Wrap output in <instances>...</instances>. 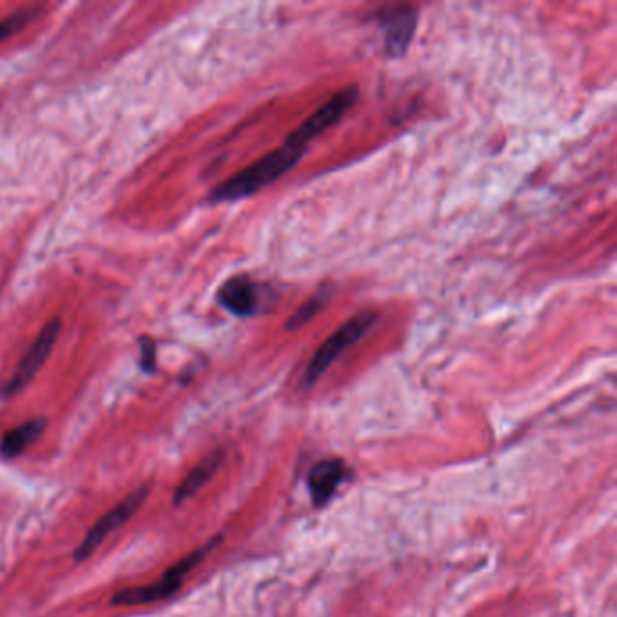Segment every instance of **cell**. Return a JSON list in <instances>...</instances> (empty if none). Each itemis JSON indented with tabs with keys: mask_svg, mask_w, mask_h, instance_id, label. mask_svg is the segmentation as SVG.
<instances>
[{
	"mask_svg": "<svg viewBox=\"0 0 617 617\" xmlns=\"http://www.w3.org/2000/svg\"><path fill=\"white\" fill-rule=\"evenodd\" d=\"M306 147L284 142L279 149L268 153L247 169L232 176L231 180L217 186L211 194L212 201H237L256 194L265 187L278 181L303 158Z\"/></svg>",
	"mask_w": 617,
	"mask_h": 617,
	"instance_id": "cell-1",
	"label": "cell"
},
{
	"mask_svg": "<svg viewBox=\"0 0 617 617\" xmlns=\"http://www.w3.org/2000/svg\"><path fill=\"white\" fill-rule=\"evenodd\" d=\"M222 540L223 536H216V538L206 541L205 546L195 549L192 554L186 556L175 566H170L169 571L165 572V576L156 583L133 586V588L116 592L111 603L119 605V607H136V605H147V603L167 599V597L180 591L183 580L194 571L195 566L200 565L201 561L205 560L206 556L211 554L222 543Z\"/></svg>",
	"mask_w": 617,
	"mask_h": 617,
	"instance_id": "cell-2",
	"label": "cell"
},
{
	"mask_svg": "<svg viewBox=\"0 0 617 617\" xmlns=\"http://www.w3.org/2000/svg\"><path fill=\"white\" fill-rule=\"evenodd\" d=\"M379 315L375 312H362V314L351 317L348 323L335 329L334 334L329 335L328 339L319 346V350L315 351V356L310 360L304 371V386L312 388L317 384L321 377L325 375V371L329 366L334 364L337 357L343 351L348 350L351 345H356L357 340L364 337L366 332L375 325Z\"/></svg>",
	"mask_w": 617,
	"mask_h": 617,
	"instance_id": "cell-3",
	"label": "cell"
},
{
	"mask_svg": "<svg viewBox=\"0 0 617 617\" xmlns=\"http://www.w3.org/2000/svg\"><path fill=\"white\" fill-rule=\"evenodd\" d=\"M147 494H149V489H136L127 498L122 500L116 507L109 511L108 515H103L102 518L89 529L82 543L78 546L77 551L72 554L75 556V560L86 561L88 558H91V556L97 552L98 547L102 546L103 540H108L109 536L113 535L114 530L127 524V521L138 513L139 507H142L145 500H147Z\"/></svg>",
	"mask_w": 617,
	"mask_h": 617,
	"instance_id": "cell-4",
	"label": "cell"
},
{
	"mask_svg": "<svg viewBox=\"0 0 617 617\" xmlns=\"http://www.w3.org/2000/svg\"><path fill=\"white\" fill-rule=\"evenodd\" d=\"M60 329H63V321L58 319V317L44 325L32 348L27 350L26 356L22 357L21 364H19L15 373L5 384L2 395H16V393H21L33 381V377L38 373L47 357L52 356L53 346L57 343Z\"/></svg>",
	"mask_w": 617,
	"mask_h": 617,
	"instance_id": "cell-5",
	"label": "cell"
},
{
	"mask_svg": "<svg viewBox=\"0 0 617 617\" xmlns=\"http://www.w3.org/2000/svg\"><path fill=\"white\" fill-rule=\"evenodd\" d=\"M357 98H359V89L356 86L340 89L339 93H335L334 97L329 98L323 108L317 109L308 120H304V124L299 125L298 130L290 134L287 142L306 147L310 139L319 136L323 131L329 130L332 125L337 124L356 105Z\"/></svg>",
	"mask_w": 617,
	"mask_h": 617,
	"instance_id": "cell-6",
	"label": "cell"
},
{
	"mask_svg": "<svg viewBox=\"0 0 617 617\" xmlns=\"http://www.w3.org/2000/svg\"><path fill=\"white\" fill-rule=\"evenodd\" d=\"M377 21L384 33V46L390 57H402L412 44L417 27L418 10L413 5H395L377 13Z\"/></svg>",
	"mask_w": 617,
	"mask_h": 617,
	"instance_id": "cell-7",
	"label": "cell"
},
{
	"mask_svg": "<svg viewBox=\"0 0 617 617\" xmlns=\"http://www.w3.org/2000/svg\"><path fill=\"white\" fill-rule=\"evenodd\" d=\"M217 299L223 308L228 310L232 315L247 319L259 312L261 290L259 284L248 276H236L223 284Z\"/></svg>",
	"mask_w": 617,
	"mask_h": 617,
	"instance_id": "cell-8",
	"label": "cell"
},
{
	"mask_svg": "<svg viewBox=\"0 0 617 617\" xmlns=\"http://www.w3.org/2000/svg\"><path fill=\"white\" fill-rule=\"evenodd\" d=\"M346 474H348V468L339 458H326V460L315 463L308 473L312 504L315 507H323V505L328 504L335 491L345 482Z\"/></svg>",
	"mask_w": 617,
	"mask_h": 617,
	"instance_id": "cell-9",
	"label": "cell"
},
{
	"mask_svg": "<svg viewBox=\"0 0 617 617\" xmlns=\"http://www.w3.org/2000/svg\"><path fill=\"white\" fill-rule=\"evenodd\" d=\"M223 462V451H214V453L209 455V457L203 458L191 473L187 474V479L178 485L175 493V504L180 505L186 502V500L194 496L198 491H200L203 485L209 482V480L216 474L217 469Z\"/></svg>",
	"mask_w": 617,
	"mask_h": 617,
	"instance_id": "cell-10",
	"label": "cell"
},
{
	"mask_svg": "<svg viewBox=\"0 0 617 617\" xmlns=\"http://www.w3.org/2000/svg\"><path fill=\"white\" fill-rule=\"evenodd\" d=\"M46 426V418L38 417L11 429L10 433H5V437L0 442V455L4 458H15L24 453L32 444L41 438Z\"/></svg>",
	"mask_w": 617,
	"mask_h": 617,
	"instance_id": "cell-11",
	"label": "cell"
},
{
	"mask_svg": "<svg viewBox=\"0 0 617 617\" xmlns=\"http://www.w3.org/2000/svg\"><path fill=\"white\" fill-rule=\"evenodd\" d=\"M329 295H332V292L328 289H321L319 292L312 295L301 308L293 312L287 329L292 332V329L303 328L304 325H308L310 321L314 319L315 315L319 314L321 310L325 308L326 304H328Z\"/></svg>",
	"mask_w": 617,
	"mask_h": 617,
	"instance_id": "cell-12",
	"label": "cell"
},
{
	"mask_svg": "<svg viewBox=\"0 0 617 617\" xmlns=\"http://www.w3.org/2000/svg\"><path fill=\"white\" fill-rule=\"evenodd\" d=\"M35 15L36 13L33 10H21L11 13L4 21H0V42L22 32V27H26L35 19Z\"/></svg>",
	"mask_w": 617,
	"mask_h": 617,
	"instance_id": "cell-13",
	"label": "cell"
},
{
	"mask_svg": "<svg viewBox=\"0 0 617 617\" xmlns=\"http://www.w3.org/2000/svg\"><path fill=\"white\" fill-rule=\"evenodd\" d=\"M139 345H142V368L147 373H153L156 370V345L155 340L150 337H142L139 339Z\"/></svg>",
	"mask_w": 617,
	"mask_h": 617,
	"instance_id": "cell-14",
	"label": "cell"
}]
</instances>
